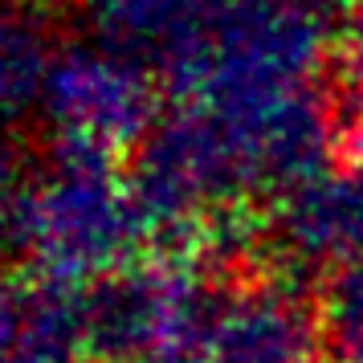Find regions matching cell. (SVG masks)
Segmentation results:
<instances>
[{"label": "cell", "instance_id": "1", "mask_svg": "<svg viewBox=\"0 0 363 363\" xmlns=\"http://www.w3.org/2000/svg\"><path fill=\"white\" fill-rule=\"evenodd\" d=\"M139 208V192L111 176V160L69 151L53 180L25 192L9 237L53 274H86L127 249Z\"/></svg>", "mask_w": 363, "mask_h": 363}, {"label": "cell", "instance_id": "2", "mask_svg": "<svg viewBox=\"0 0 363 363\" xmlns=\"http://www.w3.org/2000/svg\"><path fill=\"white\" fill-rule=\"evenodd\" d=\"M41 102L57 123V131H66L69 151H86L102 160H111V151L139 139L151 118L147 74L106 50L53 53Z\"/></svg>", "mask_w": 363, "mask_h": 363}, {"label": "cell", "instance_id": "3", "mask_svg": "<svg viewBox=\"0 0 363 363\" xmlns=\"http://www.w3.org/2000/svg\"><path fill=\"white\" fill-rule=\"evenodd\" d=\"M102 50L139 69L196 74L216 29L213 0H86Z\"/></svg>", "mask_w": 363, "mask_h": 363}, {"label": "cell", "instance_id": "4", "mask_svg": "<svg viewBox=\"0 0 363 363\" xmlns=\"http://www.w3.org/2000/svg\"><path fill=\"white\" fill-rule=\"evenodd\" d=\"M213 323L216 363H306L314 347L311 314L274 290L225 302Z\"/></svg>", "mask_w": 363, "mask_h": 363}, {"label": "cell", "instance_id": "5", "mask_svg": "<svg viewBox=\"0 0 363 363\" xmlns=\"http://www.w3.org/2000/svg\"><path fill=\"white\" fill-rule=\"evenodd\" d=\"M78 339V314L57 311L45 294L0 286V363H66Z\"/></svg>", "mask_w": 363, "mask_h": 363}, {"label": "cell", "instance_id": "6", "mask_svg": "<svg viewBox=\"0 0 363 363\" xmlns=\"http://www.w3.org/2000/svg\"><path fill=\"white\" fill-rule=\"evenodd\" d=\"M53 53L25 21H0V115H17L45 94Z\"/></svg>", "mask_w": 363, "mask_h": 363}, {"label": "cell", "instance_id": "7", "mask_svg": "<svg viewBox=\"0 0 363 363\" xmlns=\"http://www.w3.org/2000/svg\"><path fill=\"white\" fill-rule=\"evenodd\" d=\"M25 192H29V188H21L13 155L0 147V229H4V233H9V225H13V216H17V208H21V200H25Z\"/></svg>", "mask_w": 363, "mask_h": 363}]
</instances>
